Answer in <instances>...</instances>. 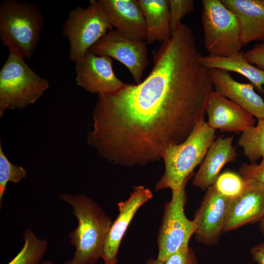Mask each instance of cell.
Returning a JSON list of instances; mask_svg holds the SVG:
<instances>
[{"label": "cell", "mask_w": 264, "mask_h": 264, "mask_svg": "<svg viewBox=\"0 0 264 264\" xmlns=\"http://www.w3.org/2000/svg\"><path fill=\"white\" fill-rule=\"evenodd\" d=\"M193 0H169L172 32L180 23L181 19L194 10Z\"/></svg>", "instance_id": "cell-25"}, {"label": "cell", "mask_w": 264, "mask_h": 264, "mask_svg": "<svg viewBox=\"0 0 264 264\" xmlns=\"http://www.w3.org/2000/svg\"><path fill=\"white\" fill-rule=\"evenodd\" d=\"M215 132L205 120H202L183 142L167 149L162 157L164 173L156 183L155 190H173L187 182L214 141Z\"/></svg>", "instance_id": "cell-4"}, {"label": "cell", "mask_w": 264, "mask_h": 264, "mask_svg": "<svg viewBox=\"0 0 264 264\" xmlns=\"http://www.w3.org/2000/svg\"><path fill=\"white\" fill-rule=\"evenodd\" d=\"M208 125L212 129L226 132H243L254 126L251 114L216 90L210 94L206 108Z\"/></svg>", "instance_id": "cell-14"}, {"label": "cell", "mask_w": 264, "mask_h": 264, "mask_svg": "<svg viewBox=\"0 0 264 264\" xmlns=\"http://www.w3.org/2000/svg\"><path fill=\"white\" fill-rule=\"evenodd\" d=\"M233 199L219 193L214 185L207 189L193 220L197 226L195 235L198 242L208 245L219 242L224 233L226 216Z\"/></svg>", "instance_id": "cell-11"}, {"label": "cell", "mask_w": 264, "mask_h": 264, "mask_svg": "<svg viewBox=\"0 0 264 264\" xmlns=\"http://www.w3.org/2000/svg\"><path fill=\"white\" fill-rule=\"evenodd\" d=\"M89 51L120 62L129 70L135 84L141 82L148 64L146 41L129 39L116 29H112L93 44Z\"/></svg>", "instance_id": "cell-9"}, {"label": "cell", "mask_w": 264, "mask_h": 264, "mask_svg": "<svg viewBox=\"0 0 264 264\" xmlns=\"http://www.w3.org/2000/svg\"><path fill=\"white\" fill-rule=\"evenodd\" d=\"M113 27L129 39L146 41V26L138 0H99Z\"/></svg>", "instance_id": "cell-15"}, {"label": "cell", "mask_w": 264, "mask_h": 264, "mask_svg": "<svg viewBox=\"0 0 264 264\" xmlns=\"http://www.w3.org/2000/svg\"><path fill=\"white\" fill-rule=\"evenodd\" d=\"M250 253L254 262L258 264H264V241L253 246Z\"/></svg>", "instance_id": "cell-29"}, {"label": "cell", "mask_w": 264, "mask_h": 264, "mask_svg": "<svg viewBox=\"0 0 264 264\" xmlns=\"http://www.w3.org/2000/svg\"><path fill=\"white\" fill-rule=\"evenodd\" d=\"M244 179L243 190L233 199L229 208L224 233L259 222L264 216V188L254 180Z\"/></svg>", "instance_id": "cell-13"}, {"label": "cell", "mask_w": 264, "mask_h": 264, "mask_svg": "<svg viewBox=\"0 0 264 264\" xmlns=\"http://www.w3.org/2000/svg\"><path fill=\"white\" fill-rule=\"evenodd\" d=\"M243 52L221 57L211 55L202 56V62L208 69L217 68L233 71L246 78L260 93L264 94V70L248 62Z\"/></svg>", "instance_id": "cell-20"}, {"label": "cell", "mask_w": 264, "mask_h": 264, "mask_svg": "<svg viewBox=\"0 0 264 264\" xmlns=\"http://www.w3.org/2000/svg\"><path fill=\"white\" fill-rule=\"evenodd\" d=\"M153 197L149 188L139 185L133 188L127 199L118 203L119 214L110 226L103 250V264L117 263L119 248L130 223L140 207Z\"/></svg>", "instance_id": "cell-12"}, {"label": "cell", "mask_w": 264, "mask_h": 264, "mask_svg": "<svg viewBox=\"0 0 264 264\" xmlns=\"http://www.w3.org/2000/svg\"><path fill=\"white\" fill-rule=\"evenodd\" d=\"M233 138L220 136L214 140L192 180L195 186L207 189L215 184L223 166L235 159L238 154L233 146Z\"/></svg>", "instance_id": "cell-17"}, {"label": "cell", "mask_w": 264, "mask_h": 264, "mask_svg": "<svg viewBox=\"0 0 264 264\" xmlns=\"http://www.w3.org/2000/svg\"><path fill=\"white\" fill-rule=\"evenodd\" d=\"M186 184L172 190L171 199L164 207L158 235L157 257L164 262L173 254L189 246L190 239L196 232V224L186 217L184 212Z\"/></svg>", "instance_id": "cell-8"}, {"label": "cell", "mask_w": 264, "mask_h": 264, "mask_svg": "<svg viewBox=\"0 0 264 264\" xmlns=\"http://www.w3.org/2000/svg\"><path fill=\"white\" fill-rule=\"evenodd\" d=\"M239 172L243 178L254 180L264 188V158L260 163H242Z\"/></svg>", "instance_id": "cell-26"}, {"label": "cell", "mask_w": 264, "mask_h": 264, "mask_svg": "<svg viewBox=\"0 0 264 264\" xmlns=\"http://www.w3.org/2000/svg\"><path fill=\"white\" fill-rule=\"evenodd\" d=\"M209 73L216 91L258 119L264 118V101L255 91L252 84L237 82L228 71L222 69L211 68Z\"/></svg>", "instance_id": "cell-16"}, {"label": "cell", "mask_w": 264, "mask_h": 264, "mask_svg": "<svg viewBox=\"0 0 264 264\" xmlns=\"http://www.w3.org/2000/svg\"><path fill=\"white\" fill-rule=\"evenodd\" d=\"M49 88L48 81L34 71L24 59L9 53L0 70V117L8 110L34 104Z\"/></svg>", "instance_id": "cell-5"}, {"label": "cell", "mask_w": 264, "mask_h": 264, "mask_svg": "<svg viewBox=\"0 0 264 264\" xmlns=\"http://www.w3.org/2000/svg\"><path fill=\"white\" fill-rule=\"evenodd\" d=\"M202 57L192 30L181 23L154 53L143 81L98 95L88 145L112 164L161 160L204 120L213 85Z\"/></svg>", "instance_id": "cell-1"}, {"label": "cell", "mask_w": 264, "mask_h": 264, "mask_svg": "<svg viewBox=\"0 0 264 264\" xmlns=\"http://www.w3.org/2000/svg\"><path fill=\"white\" fill-rule=\"evenodd\" d=\"M243 54L248 62L264 70V42L256 44Z\"/></svg>", "instance_id": "cell-28"}, {"label": "cell", "mask_w": 264, "mask_h": 264, "mask_svg": "<svg viewBox=\"0 0 264 264\" xmlns=\"http://www.w3.org/2000/svg\"><path fill=\"white\" fill-rule=\"evenodd\" d=\"M164 264H198V261L194 251L188 246L170 256Z\"/></svg>", "instance_id": "cell-27"}, {"label": "cell", "mask_w": 264, "mask_h": 264, "mask_svg": "<svg viewBox=\"0 0 264 264\" xmlns=\"http://www.w3.org/2000/svg\"><path fill=\"white\" fill-rule=\"evenodd\" d=\"M113 27L99 0L86 8L78 6L68 13L63 34L69 43V57L76 62Z\"/></svg>", "instance_id": "cell-7"}, {"label": "cell", "mask_w": 264, "mask_h": 264, "mask_svg": "<svg viewBox=\"0 0 264 264\" xmlns=\"http://www.w3.org/2000/svg\"><path fill=\"white\" fill-rule=\"evenodd\" d=\"M146 26L147 44L163 43L172 35L169 0H138Z\"/></svg>", "instance_id": "cell-19"}, {"label": "cell", "mask_w": 264, "mask_h": 264, "mask_svg": "<svg viewBox=\"0 0 264 264\" xmlns=\"http://www.w3.org/2000/svg\"><path fill=\"white\" fill-rule=\"evenodd\" d=\"M22 234L24 244L22 248L6 264H41L47 248V241L37 237L30 227Z\"/></svg>", "instance_id": "cell-21"}, {"label": "cell", "mask_w": 264, "mask_h": 264, "mask_svg": "<svg viewBox=\"0 0 264 264\" xmlns=\"http://www.w3.org/2000/svg\"><path fill=\"white\" fill-rule=\"evenodd\" d=\"M201 21L204 46L209 55L224 57L243 45L236 15L221 0H203Z\"/></svg>", "instance_id": "cell-6"}, {"label": "cell", "mask_w": 264, "mask_h": 264, "mask_svg": "<svg viewBox=\"0 0 264 264\" xmlns=\"http://www.w3.org/2000/svg\"><path fill=\"white\" fill-rule=\"evenodd\" d=\"M75 70L77 85L98 95L114 92L125 84L115 75L111 58L89 50L75 62Z\"/></svg>", "instance_id": "cell-10"}, {"label": "cell", "mask_w": 264, "mask_h": 264, "mask_svg": "<svg viewBox=\"0 0 264 264\" xmlns=\"http://www.w3.org/2000/svg\"><path fill=\"white\" fill-rule=\"evenodd\" d=\"M259 228L262 234L264 236V216L259 221Z\"/></svg>", "instance_id": "cell-31"}, {"label": "cell", "mask_w": 264, "mask_h": 264, "mask_svg": "<svg viewBox=\"0 0 264 264\" xmlns=\"http://www.w3.org/2000/svg\"><path fill=\"white\" fill-rule=\"evenodd\" d=\"M238 145L251 163L264 158V118L258 119L256 125L242 132Z\"/></svg>", "instance_id": "cell-22"}, {"label": "cell", "mask_w": 264, "mask_h": 264, "mask_svg": "<svg viewBox=\"0 0 264 264\" xmlns=\"http://www.w3.org/2000/svg\"><path fill=\"white\" fill-rule=\"evenodd\" d=\"M237 16L243 44L264 42V0H221Z\"/></svg>", "instance_id": "cell-18"}, {"label": "cell", "mask_w": 264, "mask_h": 264, "mask_svg": "<svg viewBox=\"0 0 264 264\" xmlns=\"http://www.w3.org/2000/svg\"><path fill=\"white\" fill-rule=\"evenodd\" d=\"M145 264H164V262L158 258L150 259Z\"/></svg>", "instance_id": "cell-30"}, {"label": "cell", "mask_w": 264, "mask_h": 264, "mask_svg": "<svg viewBox=\"0 0 264 264\" xmlns=\"http://www.w3.org/2000/svg\"><path fill=\"white\" fill-rule=\"evenodd\" d=\"M26 171L22 167L13 164L4 154L0 143V207L9 182L18 183L25 178Z\"/></svg>", "instance_id": "cell-23"}, {"label": "cell", "mask_w": 264, "mask_h": 264, "mask_svg": "<svg viewBox=\"0 0 264 264\" xmlns=\"http://www.w3.org/2000/svg\"><path fill=\"white\" fill-rule=\"evenodd\" d=\"M58 198L72 208L78 221L77 227L68 235L75 247L73 257L63 264H95L102 258L113 222L110 217L86 195L63 193Z\"/></svg>", "instance_id": "cell-2"}, {"label": "cell", "mask_w": 264, "mask_h": 264, "mask_svg": "<svg viewBox=\"0 0 264 264\" xmlns=\"http://www.w3.org/2000/svg\"><path fill=\"white\" fill-rule=\"evenodd\" d=\"M44 24L42 12L29 1L3 0L0 3V39L9 53L30 59Z\"/></svg>", "instance_id": "cell-3"}, {"label": "cell", "mask_w": 264, "mask_h": 264, "mask_svg": "<svg viewBox=\"0 0 264 264\" xmlns=\"http://www.w3.org/2000/svg\"><path fill=\"white\" fill-rule=\"evenodd\" d=\"M41 264H55L53 262L49 260L43 261Z\"/></svg>", "instance_id": "cell-32"}, {"label": "cell", "mask_w": 264, "mask_h": 264, "mask_svg": "<svg viewBox=\"0 0 264 264\" xmlns=\"http://www.w3.org/2000/svg\"><path fill=\"white\" fill-rule=\"evenodd\" d=\"M214 185L221 194L234 198L243 190L245 180L235 172L226 171L219 175Z\"/></svg>", "instance_id": "cell-24"}]
</instances>
